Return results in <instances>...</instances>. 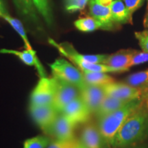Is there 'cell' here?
<instances>
[{
    "instance_id": "obj_1",
    "label": "cell",
    "mask_w": 148,
    "mask_h": 148,
    "mask_svg": "<svg viewBox=\"0 0 148 148\" xmlns=\"http://www.w3.org/2000/svg\"><path fill=\"white\" fill-rule=\"evenodd\" d=\"M148 140V110L138 108L127 118L111 143V148H125Z\"/></svg>"
},
{
    "instance_id": "obj_2",
    "label": "cell",
    "mask_w": 148,
    "mask_h": 148,
    "mask_svg": "<svg viewBox=\"0 0 148 148\" xmlns=\"http://www.w3.org/2000/svg\"><path fill=\"white\" fill-rule=\"evenodd\" d=\"M143 103L142 98L129 101L118 110L98 119L97 126L99 131L110 145L114 136L127 118L143 106Z\"/></svg>"
},
{
    "instance_id": "obj_3",
    "label": "cell",
    "mask_w": 148,
    "mask_h": 148,
    "mask_svg": "<svg viewBox=\"0 0 148 148\" xmlns=\"http://www.w3.org/2000/svg\"><path fill=\"white\" fill-rule=\"evenodd\" d=\"M49 66L53 77L73 84L79 90L86 84L82 71L64 58L56 59Z\"/></svg>"
},
{
    "instance_id": "obj_4",
    "label": "cell",
    "mask_w": 148,
    "mask_h": 148,
    "mask_svg": "<svg viewBox=\"0 0 148 148\" xmlns=\"http://www.w3.org/2000/svg\"><path fill=\"white\" fill-rule=\"evenodd\" d=\"M56 81L55 77H41L30 95V105H52Z\"/></svg>"
},
{
    "instance_id": "obj_5",
    "label": "cell",
    "mask_w": 148,
    "mask_h": 148,
    "mask_svg": "<svg viewBox=\"0 0 148 148\" xmlns=\"http://www.w3.org/2000/svg\"><path fill=\"white\" fill-rule=\"evenodd\" d=\"M55 79L56 88L52 105L60 113L68 103L80 96V90L73 84L56 77Z\"/></svg>"
},
{
    "instance_id": "obj_6",
    "label": "cell",
    "mask_w": 148,
    "mask_h": 148,
    "mask_svg": "<svg viewBox=\"0 0 148 148\" xmlns=\"http://www.w3.org/2000/svg\"><path fill=\"white\" fill-rule=\"evenodd\" d=\"M29 112L31 117L44 133L52 125L59 114L53 105H30Z\"/></svg>"
},
{
    "instance_id": "obj_7",
    "label": "cell",
    "mask_w": 148,
    "mask_h": 148,
    "mask_svg": "<svg viewBox=\"0 0 148 148\" xmlns=\"http://www.w3.org/2000/svg\"><path fill=\"white\" fill-rule=\"evenodd\" d=\"M49 43L54 46L64 56L69 59L71 62L75 60H82L90 63L103 64L106 60L108 55L106 54H95V55H86L79 53L76 51L73 45L69 42H62L57 43L54 40L49 38Z\"/></svg>"
},
{
    "instance_id": "obj_8",
    "label": "cell",
    "mask_w": 148,
    "mask_h": 148,
    "mask_svg": "<svg viewBox=\"0 0 148 148\" xmlns=\"http://www.w3.org/2000/svg\"><path fill=\"white\" fill-rule=\"evenodd\" d=\"M106 96L125 101L141 99L143 90L133 87L125 83L112 82L103 86Z\"/></svg>"
},
{
    "instance_id": "obj_9",
    "label": "cell",
    "mask_w": 148,
    "mask_h": 148,
    "mask_svg": "<svg viewBox=\"0 0 148 148\" xmlns=\"http://www.w3.org/2000/svg\"><path fill=\"white\" fill-rule=\"evenodd\" d=\"M60 113L64 114L69 121L77 125L86 123L90 119L91 112L79 96L68 103Z\"/></svg>"
},
{
    "instance_id": "obj_10",
    "label": "cell",
    "mask_w": 148,
    "mask_h": 148,
    "mask_svg": "<svg viewBox=\"0 0 148 148\" xmlns=\"http://www.w3.org/2000/svg\"><path fill=\"white\" fill-rule=\"evenodd\" d=\"M75 125L69 121L64 114L59 113L52 125L45 134L54 138V140H64L75 138L74 130Z\"/></svg>"
},
{
    "instance_id": "obj_11",
    "label": "cell",
    "mask_w": 148,
    "mask_h": 148,
    "mask_svg": "<svg viewBox=\"0 0 148 148\" xmlns=\"http://www.w3.org/2000/svg\"><path fill=\"white\" fill-rule=\"evenodd\" d=\"M79 140L86 148H111L99 127L93 123H89L83 127Z\"/></svg>"
},
{
    "instance_id": "obj_12",
    "label": "cell",
    "mask_w": 148,
    "mask_h": 148,
    "mask_svg": "<svg viewBox=\"0 0 148 148\" xmlns=\"http://www.w3.org/2000/svg\"><path fill=\"white\" fill-rule=\"evenodd\" d=\"M106 96L103 86L86 84L80 90V97L91 113H95Z\"/></svg>"
},
{
    "instance_id": "obj_13",
    "label": "cell",
    "mask_w": 148,
    "mask_h": 148,
    "mask_svg": "<svg viewBox=\"0 0 148 148\" xmlns=\"http://www.w3.org/2000/svg\"><path fill=\"white\" fill-rule=\"evenodd\" d=\"M135 51L134 50H121L108 55L103 64L116 69L118 73L127 71L131 67V60Z\"/></svg>"
},
{
    "instance_id": "obj_14",
    "label": "cell",
    "mask_w": 148,
    "mask_h": 148,
    "mask_svg": "<svg viewBox=\"0 0 148 148\" xmlns=\"http://www.w3.org/2000/svg\"><path fill=\"white\" fill-rule=\"evenodd\" d=\"M89 12L92 18L102 25V29L114 28L115 23L112 20L110 6H104L96 2L95 0H90L89 1Z\"/></svg>"
},
{
    "instance_id": "obj_15",
    "label": "cell",
    "mask_w": 148,
    "mask_h": 148,
    "mask_svg": "<svg viewBox=\"0 0 148 148\" xmlns=\"http://www.w3.org/2000/svg\"><path fill=\"white\" fill-rule=\"evenodd\" d=\"M0 53H9L16 56L21 60L24 64L28 66H34L38 69L39 73L42 75V77L44 75V71L42 70L41 64H40L39 61L37 59L36 56V51L33 50H28L25 49L23 51H17L14 49H1Z\"/></svg>"
},
{
    "instance_id": "obj_16",
    "label": "cell",
    "mask_w": 148,
    "mask_h": 148,
    "mask_svg": "<svg viewBox=\"0 0 148 148\" xmlns=\"http://www.w3.org/2000/svg\"><path fill=\"white\" fill-rule=\"evenodd\" d=\"M18 12L23 17L30 23L38 25L39 18L36 8L32 0H13Z\"/></svg>"
},
{
    "instance_id": "obj_17",
    "label": "cell",
    "mask_w": 148,
    "mask_h": 148,
    "mask_svg": "<svg viewBox=\"0 0 148 148\" xmlns=\"http://www.w3.org/2000/svg\"><path fill=\"white\" fill-rule=\"evenodd\" d=\"M128 102L127 101L121 100V99H116V98L106 96L99 108L95 112V116H97L98 119H101L103 116L108 115V114L112 113L116 110L121 108L123 106Z\"/></svg>"
},
{
    "instance_id": "obj_18",
    "label": "cell",
    "mask_w": 148,
    "mask_h": 148,
    "mask_svg": "<svg viewBox=\"0 0 148 148\" xmlns=\"http://www.w3.org/2000/svg\"><path fill=\"white\" fill-rule=\"evenodd\" d=\"M111 15L115 23H125L132 21V15L129 13L122 0H114L110 5Z\"/></svg>"
},
{
    "instance_id": "obj_19",
    "label": "cell",
    "mask_w": 148,
    "mask_h": 148,
    "mask_svg": "<svg viewBox=\"0 0 148 148\" xmlns=\"http://www.w3.org/2000/svg\"><path fill=\"white\" fill-rule=\"evenodd\" d=\"M83 76L86 84L103 86L115 82L113 77L103 72L82 71Z\"/></svg>"
},
{
    "instance_id": "obj_20",
    "label": "cell",
    "mask_w": 148,
    "mask_h": 148,
    "mask_svg": "<svg viewBox=\"0 0 148 148\" xmlns=\"http://www.w3.org/2000/svg\"><path fill=\"white\" fill-rule=\"evenodd\" d=\"M0 16L2 17L3 19H5V21L8 22L11 26L12 27V28H13L14 30L18 33V35L21 37L22 40H23L24 44H25V49H28V50H33L32 46H31L30 43H29L28 38H27L26 32H25L21 22L19 20H18L17 18H15L12 17V16H10L5 10H2Z\"/></svg>"
},
{
    "instance_id": "obj_21",
    "label": "cell",
    "mask_w": 148,
    "mask_h": 148,
    "mask_svg": "<svg viewBox=\"0 0 148 148\" xmlns=\"http://www.w3.org/2000/svg\"><path fill=\"white\" fill-rule=\"evenodd\" d=\"M125 84L145 90L148 87V69L130 75L125 79Z\"/></svg>"
},
{
    "instance_id": "obj_22",
    "label": "cell",
    "mask_w": 148,
    "mask_h": 148,
    "mask_svg": "<svg viewBox=\"0 0 148 148\" xmlns=\"http://www.w3.org/2000/svg\"><path fill=\"white\" fill-rule=\"evenodd\" d=\"M37 12L42 16L45 23L51 26L53 23L52 12L49 3V0H32Z\"/></svg>"
},
{
    "instance_id": "obj_23",
    "label": "cell",
    "mask_w": 148,
    "mask_h": 148,
    "mask_svg": "<svg viewBox=\"0 0 148 148\" xmlns=\"http://www.w3.org/2000/svg\"><path fill=\"white\" fill-rule=\"evenodd\" d=\"M74 25L81 32H93L98 29H102V25L92 17L79 18L74 22Z\"/></svg>"
},
{
    "instance_id": "obj_24",
    "label": "cell",
    "mask_w": 148,
    "mask_h": 148,
    "mask_svg": "<svg viewBox=\"0 0 148 148\" xmlns=\"http://www.w3.org/2000/svg\"><path fill=\"white\" fill-rule=\"evenodd\" d=\"M51 143V138L47 135H38L25 140L23 148H47Z\"/></svg>"
},
{
    "instance_id": "obj_25",
    "label": "cell",
    "mask_w": 148,
    "mask_h": 148,
    "mask_svg": "<svg viewBox=\"0 0 148 148\" xmlns=\"http://www.w3.org/2000/svg\"><path fill=\"white\" fill-rule=\"evenodd\" d=\"M47 148H86L79 138H73L69 140H53Z\"/></svg>"
},
{
    "instance_id": "obj_26",
    "label": "cell",
    "mask_w": 148,
    "mask_h": 148,
    "mask_svg": "<svg viewBox=\"0 0 148 148\" xmlns=\"http://www.w3.org/2000/svg\"><path fill=\"white\" fill-rule=\"evenodd\" d=\"M90 0H64V5L67 11L70 12L82 10Z\"/></svg>"
},
{
    "instance_id": "obj_27",
    "label": "cell",
    "mask_w": 148,
    "mask_h": 148,
    "mask_svg": "<svg viewBox=\"0 0 148 148\" xmlns=\"http://www.w3.org/2000/svg\"><path fill=\"white\" fill-rule=\"evenodd\" d=\"M135 36L143 51L148 52V30L135 32Z\"/></svg>"
},
{
    "instance_id": "obj_28",
    "label": "cell",
    "mask_w": 148,
    "mask_h": 148,
    "mask_svg": "<svg viewBox=\"0 0 148 148\" xmlns=\"http://www.w3.org/2000/svg\"><path fill=\"white\" fill-rule=\"evenodd\" d=\"M145 62H148V52L143 51L141 52H138L136 51L131 60L130 66L138 65Z\"/></svg>"
},
{
    "instance_id": "obj_29",
    "label": "cell",
    "mask_w": 148,
    "mask_h": 148,
    "mask_svg": "<svg viewBox=\"0 0 148 148\" xmlns=\"http://www.w3.org/2000/svg\"><path fill=\"white\" fill-rule=\"evenodd\" d=\"M124 3L129 13L132 15L136 10L140 8L143 4L144 0H122Z\"/></svg>"
},
{
    "instance_id": "obj_30",
    "label": "cell",
    "mask_w": 148,
    "mask_h": 148,
    "mask_svg": "<svg viewBox=\"0 0 148 148\" xmlns=\"http://www.w3.org/2000/svg\"><path fill=\"white\" fill-rule=\"evenodd\" d=\"M95 1L99 4L104 5V6H110L111 3L112 2V0H95Z\"/></svg>"
},
{
    "instance_id": "obj_31",
    "label": "cell",
    "mask_w": 148,
    "mask_h": 148,
    "mask_svg": "<svg viewBox=\"0 0 148 148\" xmlns=\"http://www.w3.org/2000/svg\"><path fill=\"white\" fill-rule=\"evenodd\" d=\"M125 148H148V143H143L137 144V145L128 146V147H126Z\"/></svg>"
},
{
    "instance_id": "obj_32",
    "label": "cell",
    "mask_w": 148,
    "mask_h": 148,
    "mask_svg": "<svg viewBox=\"0 0 148 148\" xmlns=\"http://www.w3.org/2000/svg\"><path fill=\"white\" fill-rule=\"evenodd\" d=\"M143 25L145 27L148 25V12H147V13L145 14V18H144V22H143Z\"/></svg>"
},
{
    "instance_id": "obj_33",
    "label": "cell",
    "mask_w": 148,
    "mask_h": 148,
    "mask_svg": "<svg viewBox=\"0 0 148 148\" xmlns=\"http://www.w3.org/2000/svg\"><path fill=\"white\" fill-rule=\"evenodd\" d=\"M3 10H4V8H3L2 3H1V0H0V15H1V12H2Z\"/></svg>"
},
{
    "instance_id": "obj_34",
    "label": "cell",
    "mask_w": 148,
    "mask_h": 148,
    "mask_svg": "<svg viewBox=\"0 0 148 148\" xmlns=\"http://www.w3.org/2000/svg\"><path fill=\"white\" fill-rule=\"evenodd\" d=\"M145 106L146 109L148 110V97H146V101H145Z\"/></svg>"
},
{
    "instance_id": "obj_35",
    "label": "cell",
    "mask_w": 148,
    "mask_h": 148,
    "mask_svg": "<svg viewBox=\"0 0 148 148\" xmlns=\"http://www.w3.org/2000/svg\"><path fill=\"white\" fill-rule=\"evenodd\" d=\"M145 95H146V97H148V87L146 88L145 89Z\"/></svg>"
},
{
    "instance_id": "obj_36",
    "label": "cell",
    "mask_w": 148,
    "mask_h": 148,
    "mask_svg": "<svg viewBox=\"0 0 148 148\" xmlns=\"http://www.w3.org/2000/svg\"><path fill=\"white\" fill-rule=\"evenodd\" d=\"M148 1V0H147ZM147 12H148V3H147Z\"/></svg>"
},
{
    "instance_id": "obj_37",
    "label": "cell",
    "mask_w": 148,
    "mask_h": 148,
    "mask_svg": "<svg viewBox=\"0 0 148 148\" xmlns=\"http://www.w3.org/2000/svg\"><path fill=\"white\" fill-rule=\"evenodd\" d=\"M148 27V25H147V27Z\"/></svg>"
}]
</instances>
